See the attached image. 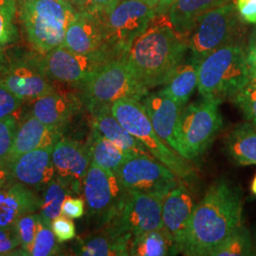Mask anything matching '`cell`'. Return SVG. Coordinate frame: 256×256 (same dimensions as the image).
<instances>
[{"instance_id":"9","label":"cell","mask_w":256,"mask_h":256,"mask_svg":"<svg viewBox=\"0 0 256 256\" xmlns=\"http://www.w3.org/2000/svg\"><path fill=\"white\" fill-rule=\"evenodd\" d=\"M82 192L88 216L100 228H106L119 218L126 202L128 190L115 173L92 162Z\"/></svg>"},{"instance_id":"51","label":"cell","mask_w":256,"mask_h":256,"mask_svg":"<svg viewBox=\"0 0 256 256\" xmlns=\"http://www.w3.org/2000/svg\"><path fill=\"white\" fill-rule=\"evenodd\" d=\"M252 78H254V80H256V70H254V72H252Z\"/></svg>"},{"instance_id":"16","label":"cell","mask_w":256,"mask_h":256,"mask_svg":"<svg viewBox=\"0 0 256 256\" xmlns=\"http://www.w3.org/2000/svg\"><path fill=\"white\" fill-rule=\"evenodd\" d=\"M0 86L20 99H36L55 90L50 79L42 72L36 61L10 63L0 74Z\"/></svg>"},{"instance_id":"49","label":"cell","mask_w":256,"mask_h":256,"mask_svg":"<svg viewBox=\"0 0 256 256\" xmlns=\"http://www.w3.org/2000/svg\"><path fill=\"white\" fill-rule=\"evenodd\" d=\"M250 190H252V194L256 196V176H254V180H252V186H250Z\"/></svg>"},{"instance_id":"21","label":"cell","mask_w":256,"mask_h":256,"mask_svg":"<svg viewBox=\"0 0 256 256\" xmlns=\"http://www.w3.org/2000/svg\"><path fill=\"white\" fill-rule=\"evenodd\" d=\"M42 200L30 187L12 182L0 190V228L14 224L24 214L40 210Z\"/></svg>"},{"instance_id":"1","label":"cell","mask_w":256,"mask_h":256,"mask_svg":"<svg viewBox=\"0 0 256 256\" xmlns=\"http://www.w3.org/2000/svg\"><path fill=\"white\" fill-rule=\"evenodd\" d=\"M242 216L243 202L238 188L226 180L212 183L194 206L180 252L184 256H210L243 225Z\"/></svg>"},{"instance_id":"11","label":"cell","mask_w":256,"mask_h":256,"mask_svg":"<svg viewBox=\"0 0 256 256\" xmlns=\"http://www.w3.org/2000/svg\"><path fill=\"white\" fill-rule=\"evenodd\" d=\"M119 57L110 50L82 54L61 45L34 61L48 79L82 86L102 64Z\"/></svg>"},{"instance_id":"19","label":"cell","mask_w":256,"mask_h":256,"mask_svg":"<svg viewBox=\"0 0 256 256\" xmlns=\"http://www.w3.org/2000/svg\"><path fill=\"white\" fill-rule=\"evenodd\" d=\"M142 104L158 137L178 153L176 131L182 106L160 92L147 94Z\"/></svg>"},{"instance_id":"33","label":"cell","mask_w":256,"mask_h":256,"mask_svg":"<svg viewBox=\"0 0 256 256\" xmlns=\"http://www.w3.org/2000/svg\"><path fill=\"white\" fill-rule=\"evenodd\" d=\"M41 218L40 214L36 212L27 214L19 218L16 222V226L18 232L21 246L19 252L21 256H28L32 247L34 238L36 236L39 221Z\"/></svg>"},{"instance_id":"37","label":"cell","mask_w":256,"mask_h":256,"mask_svg":"<svg viewBox=\"0 0 256 256\" xmlns=\"http://www.w3.org/2000/svg\"><path fill=\"white\" fill-rule=\"evenodd\" d=\"M18 37V28L14 24V18L0 10V46L14 44Z\"/></svg>"},{"instance_id":"18","label":"cell","mask_w":256,"mask_h":256,"mask_svg":"<svg viewBox=\"0 0 256 256\" xmlns=\"http://www.w3.org/2000/svg\"><path fill=\"white\" fill-rule=\"evenodd\" d=\"M52 150L40 148L19 156L8 162L14 182L34 190H44L55 176Z\"/></svg>"},{"instance_id":"46","label":"cell","mask_w":256,"mask_h":256,"mask_svg":"<svg viewBox=\"0 0 256 256\" xmlns=\"http://www.w3.org/2000/svg\"><path fill=\"white\" fill-rule=\"evenodd\" d=\"M9 59L4 50V46H0V74L3 72L9 66Z\"/></svg>"},{"instance_id":"47","label":"cell","mask_w":256,"mask_h":256,"mask_svg":"<svg viewBox=\"0 0 256 256\" xmlns=\"http://www.w3.org/2000/svg\"><path fill=\"white\" fill-rule=\"evenodd\" d=\"M176 1V0H160L156 10L158 12H164V14L165 12L169 9L171 7V5Z\"/></svg>"},{"instance_id":"12","label":"cell","mask_w":256,"mask_h":256,"mask_svg":"<svg viewBox=\"0 0 256 256\" xmlns=\"http://www.w3.org/2000/svg\"><path fill=\"white\" fill-rule=\"evenodd\" d=\"M116 176L126 190L156 194L164 198L180 183L172 170L155 158L146 156L129 158L120 167Z\"/></svg>"},{"instance_id":"25","label":"cell","mask_w":256,"mask_h":256,"mask_svg":"<svg viewBox=\"0 0 256 256\" xmlns=\"http://www.w3.org/2000/svg\"><path fill=\"white\" fill-rule=\"evenodd\" d=\"M230 0H176L169 8L168 16L174 30L187 36L196 21L210 10L216 9ZM187 39V38H186Z\"/></svg>"},{"instance_id":"10","label":"cell","mask_w":256,"mask_h":256,"mask_svg":"<svg viewBox=\"0 0 256 256\" xmlns=\"http://www.w3.org/2000/svg\"><path fill=\"white\" fill-rule=\"evenodd\" d=\"M155 14V8L144 0H120L113 9L99 16L110 48L119 56H126L134 41L146 30Z\"/></svg>"},{"instance_id":"24","label":"cell","mask_w":256,"mask_h":256,"mask_svg":"<svg viewBox=\"0 0 256 256\" xmlns=\"http://www.w3.org/2000/svg\"><path fill=\"white\" fill-rule=\"evenodd\" d=\"M131 238L112 227L97 236L86 238L79 243L76 254L82 256H128Z\"/></svg>"},{"instance_id":"45","label":"cell","mask_w":256,"mask_h":256,"mask_svg":"<svg viewBox=\"0 0 256 256\" xmlns=\"http://www.w3.org/2000/svg\"><path fill=\"white\" fill-rule=\"evenodd\" d=\"M0 10L16 18L18 12L16 0H0Z\"/></svg>"},{"instance_id":"38","label":"cell","mask_w":256,"mask_h":256,"mask_svg":"<svg viewBox=\"0 0 256 256\" xmlns=\"http://www.w3.org/2000/svg\"><path fill=\"white\" fill-rule=\"evenodd\" d=\"M50 227L59 243L70 241L76 236L74 221L64 214H60L52 220Z\"/></svg>"},{"instance_id":"13","label":"cell","mask_w":256,"mask_h":256,"mask_svg":"<svg viewBox=\"0 0 256 256\" xmlns=\"http://www.w3.org/2000/svg\"><path fill=\"white\" fill-rule=\"evenodd\" d=\"M164 198L128 190L126 202L119 216L110 226L131 239L153 230L162 229Z\"/></svg>"},{"instance_id":"26","label":"cell","mask_w":256,"mask_h":256,"mask_svg":"<svg viewBox=\"0 0 256 256\" xmlns=\"http://www.w3.org/2000/svg\"><path fill=\"white\" fill-rule=\"evenodd\" d=\"M198 66L192 58L188 62H182L165 82L162 94L184 108L198 84Z\"/></svg>"},{"instance_id":"39","label":"cell","mask_w":256,"mask_h":256,"mask_svg":"<svg viewBox=\"0 0 256 256\" xmlns=\"http://www.w3.org/2000/svg\"><path fill=\"white\" fill-rule=\"evenodd\" d=\"M120 1V0H78L76 10L94 14H102L113 9Z\"/></svg>"},{"instance_id":"8","label":"cell","mask_w":256,"mask_h":256,"mask_svg":"<svg viewBox=\"0 0 256 256\" xmlns=\"http://www.w3.org/2000/svg\"><path fill=\"white\" fill-rule=\"evenodd\" d=\"M81 86L88 106L111 104L122 98L142 101L149 92L138 80L128 63V55L102 64Z\"/></svg>"},{"instance_id":"22","label":"cell","mask_w":256,"mask_h":256,"mask_svg":"<svg viewBox=\"0 0 256 256\" xmlns=\"http://www.w3.org/2000/svg\"><path fill=\"white\" fill-rule=\"evenodd\" d=\"M61 138V130L48 126L34 116H28L18 126L8 162L27 152L54 147Z\"/></svg>"},{"instance_id":"43","label":"cell","mask_w":256,"mask_h":256,"mask_svg":"<svg viewBox=\"0 0 256 256\" xmlns=\"http://www.w3.org/2000/svg\"><path fill=\"white\" fill-rule=\"evenodd\" d=\"M245 50L248 66L252 74V72L256 70V28L250 34Z\"/></svg>"},{"instance_id":"44","label":"cell","mask_w":256,"mask_h":256,"mask_svg":"<svg viewBox=\"0 0 256 256\" xmlns=\"http://www.w3.org/2000/svg\"><path fill=\"white\" fill-rule=\"evenodd\" d=\"M14 182L8 162H0V190L9 185L10 183Z\"/></svg>"},{"instance_id":"40","label":"cell","mask_w":256,"mask_h":256,"mask_svg":"<svg viewBox=\"0 0 256 256\" xmlns=\"http://www.w3.org/2000/svg\"><path fill=\"white\" fill-rule=\"evenodd\" d=\"M23 100L0 86V118L12 115L21 106Z\"/></svg>"},{"instance_id":"7","label":"cell","mask_w":256,"mask_h":256,"mask_svg":"<svg viewBox=\"0 0 256 256\" xmlns=\"http://www.w3.org/2000/svg\"><path fill=\"white\" fill-rule=\"evenodd\" d=\"M242 22L234 3H226L202 16L186 36L191 58L200 64L221 46L240 43L244 32Z\"/></svg>"},{"instance_id":"31","label":"cell","mask_w":256,"mask_h":256,"mask_svg":"<svg viewBox=\"0 0 256 256\" xmlns=\"http://www.w3.org/2000/svg\"><path fill=\"white\" fill-rule=\"evenodd\" d=\"M72 194L63 183L54 178L44 189L40 216L50 226L52 220L62 214V206L64 200Z\"/></svg>"},{"instance_id":"50","label":"cell","mask_w":256,"mask_h":256,"mask_svg":"<svg viewBox=\"0 0 256 256\" xmlns=\"http://www.w3.org/2000/svg\"><path fill=\"white\" fill-rule=\"evenodd\" d=\"M63 1H66V2L70 3L72 5H74L75 8H76V5H77V3H78V0H63Z\"/></svg>"},{"instance_id":"6","label":"cell","mask_w":256,"mask_h":256,"mask_svg":"<svg viewBox=\"0 0 256 256\" xmlns=\"http://www.w3.org/2000/svg\"><path fill=\"white\" fill-rule=\"evenodd\" d=\"M221 102L202 98L183 108L176 131L178 155L192 160L206 152L223 126Z\"/></svg>"},{"instance_id":"34","label":"cell","mask_w":256,"mask_h":256,"mask_svg":"<svg viewBox=\"0 0 256 256\" xmlns=\"http://www.w3.org/2000/svg\"><path fill=\"white\" fill-rule=\"evenodd\" d=\"M250 124L256 128V80L250 82L232 99Z\"/></svg>"},{"instance_id":"27","label":"cell","mask_w":256,"mask_h":256,"mask_svg":"<svg viewBox=\"0 0 256 256\" xmlns=\"http://www.w3.org/2000/svg\"><path fill=\"white\" fill-rule=\"evenodd\" d=\"M225 147L238 165H256V128L242 124L234 128L225 138Z\"/></svg>"},{"instance_id":"17","label":"cell","mask_w":256,"mask_h":256,"mask_svg":"<svg viewBox=\"0 0 256 256\" xmlns=\"http://www.w3.org/2000/svg\"><path fill=\"white\" fill-rule=\"evenodd\" d=\"M194 206L191 192L182 183L168 192L162 200L164 229L173 243L174 254L182 252Z\"/></svg>"},{"instance_id":"5","label":"cell","mask_w":256,"mask_h":256,"mask_svg":"<svg viewBox=\"0 0 256 256\" xmlns=\"http://www.w3.org/2000/svg\"><path fill=\"white\" fill-rule=\"evenodd\" d=\"M110 110L120 124L146 147L156 160L172 170L178 178L189 180L194 178L192 165L158 137L140 102L122 98L112 102Z\"/></svg>"},{"instance_id":"15","label":"cell","mask_w":256,"mask_h":256,"mask_svg":"<svg viewBox=\"0 0 256 256\" xmlns=\"http://www.w3.org/2000/svg\"><path fill=\"white\" fill-rule=\"evenodd\" d=\"M63 46L72 52L82 54L106 50L114 52L108 43L106 32L101 16L82 10H77L72 19L66 32Z\"/></svg>"},{"instance_id":"29","label":"cell","mask_w":256,"mask_h":256,"mask_svg":"<svg viewBox=\"0 0 256 256\" xmlns=\"http://www.w3.org/2000/svg\"><path fill=\"white\" fill-rule=\"evenodd\" d=\"M129 252L132 256L174 254L173 243L164 228L153 230L133 238L130 243Z\"/></svg>"},{"instance_id":"28","label":"cell","mask_w":256,"mask_h":256,"mask_svg":"<svg viewBox=\"0 0 256 256\" xmlns=\"http://www.w3.org/2000/svg\"><path fill=\"white\" fill-rule=\"evenodd\" d=\"M88 149L92 162L102 168L117 173L122 164L131 156L126 154L108 138L102 135L101 132L93 126Z\"/></svg>"},{"instance_id":"48","label":"cell","mask_w":256,"mask_h":256,"mask_svg":"<svg viewBox=\"0 0 256 256\" xmlns=\"http://www.w3.org/2000/svg\"><path fill=\"white\" fill-rule=\"evenodd\" d=\"M144 1L146 2L149 6L155 8V9H156V7L158 5V2H160V0H144Z\"/></svg>"},{"instance_id":"20","label":"cell","mask_w":256,"mask_h":256,"mask_svg":"<svg viewBox=\"0 0 256 256\" xmlns=\"http://www.w3.org/2000/svg\"><path fill=\"white\" fill-rule=\"evenodd\" d=\"M93 115V126L106 138L131 156H146L154 158L138 140L130 134L116 119L110 110V104L90 106Z\"/></svg>"},{"instance_id":"23","label":"cell","mask_w":256,"mask_h":256,"mask_svg":"<svg viewBox=\"0 0 256 256\" xmlns=\"http://www.w3.org/2000/svg\"><path fill=\"white\" fill-rule=\"evenodd\" d=\"M75 106L70 96L52 92L36 99L32 115L48 126L62 130L72 117Z\"/></svg>"},{"instance_id":"41","label":"cell","mask_w":256,"mask_h":256,"mask_svg":"<svg viewBox=\"0 0 256 256\" xmlns=\"http://www.w3.org/2000/svg\"><path fill=\"white\" fill-rule=\"evenodd\" d=\"M84 214V202L81 198H72L70 194L64 200L62 214L70 218H80Z\"/></svg>"},{"instance_id":"30","label":"cell","mask_w":256,"mask_h":256,"mask_svg":"<svg viewBox=\"0 0 256 256\" xmlns=\"http://www.w3.org/2000/svg\"><path fill=\"white\" fill-rule=\"evenodd\" d=\"M256 245L250 232L241 225L232 232L210 256H247L256 254Z\"/></svg>"},{"instance_id":"4","label":"cell","mask_w":256,"mask_h":256,"mask_svg":"<svg viewBox=\"0 0 256 256\" xmlns=\"http://www.w3.org/2000/svg\"><path fill=\"white\" fill-rule=\"evenodd\" d=\"M19 21L28 43L39 54L63 45L77 10L63 0H16Z\"/></svg>"},{"instance_id":"32","label":"cell","mask_w":256,"mask_h":256,"mask_svg":"<svg viewBox=\"0 0 256 256\" xmlns=\"http://www.w3.org/2000/svg\"><path fill=\"white\" fill-rule=\"evenodd\" d=\"M58 240L56 239L52 227L46 224L42 218L39 221L36 236L28 256H54L58 250Z\"/></svg>"},{"instance_id":"36","label":"cell","mask_w":256,"mask_h":256,"mask_svg":"<svg viewBox=\"0 0 256 256\" xmlns=\"http://www.w3.org/2000/svg\"><path fill=\"white\" fill-rule=\"evenodd\" d=\"M20 246L21 242L16 223L0 228V256L14 254Z\"/></svg>"},{"instance_id":"35","label":"cell","mask_w":256,"mask_h":256,"mask_svg":"<svg viewBox=\"0 0 256 256\" xmlns=\"http://www.w3.org/2000/svg\"><path fill=\"white\" fill-rule=\"evenodd\" d=\"M18 128L12 115L0 118V162H8Z\"/></svg>"},{"instance_id":"2","label":"cell","mask_w":256,"mask_h":256,"mask_svg":"<svg viewBox=\"0 0 256 256\" xmlns=\"http://www.w3.org/2000/svg\"><path fill=\"white\" fill-rule=\"evenodd\" d=\"M189 50L186 37L174 30L169 16L158 12L128 54V63L147 90L164 84Z\"/></svg>"},{"instance_id":"42","label":"cell","mask_w":256,"mask_h":256,"mask_svg":"<svg viewBox=\"0 0 256 256\" xmlns=\"http://www.w3.org/2000/svg\"><path fill=\"white\" fill-rule=\"evenodd\" d=\"M236 8L244 22L256 24V0H236Z\"/></svg>"},{"instance_id":"3","label":"cell","mask_w":256,"mask_h":256,"mask_svg":"<svg viewBox=\"0 0 256 256\" xmlns=\"http://www.w3.org/2000/svg\"><path fill=\"white\" fill-rule=\"evenodd\" d=\"M252 80L241 43L221 46L206 56L198 66V88L202 98L232 99Z\"/></svg>"},{"instance_id":"14","label":"cell","mask_w":256,"mask_h":256,"mask_svg":"<svg viewBox=\"0 0 256 256\" xmlns=\"http://www.w3.org/2000/svg\"><path fill=\"white\" fill-rule=\"evenodd\" d=\"M55 176L70 192L80 194L92 156L88 146L72 140H59L52 150Z\"/></svg>"}]
</instances>
